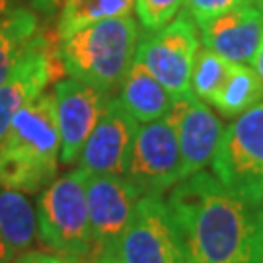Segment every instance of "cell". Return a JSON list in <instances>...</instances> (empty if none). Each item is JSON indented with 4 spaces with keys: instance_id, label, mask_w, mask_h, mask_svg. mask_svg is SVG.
<instances>
[{
    "instance_id": "ffe728a7",
    "label": "cell",
    "mask_w": 263,
    "mask_h": 263,
    "mask_svg": "<svg viewBox=\"0 0 263 263\" xmlns=\"http://www.w3.org/2000/svg\"><path fill=\"white\" fill-rule=\"evenodd\" d=\"M230 68H232V63H228L220 55L213 53L211 49H199L197 57H195V65H193V72H191L193 96L199 100L213 102L230 74Z\"/></svg>"
},
{
    "instance_id": "d4e9b609",
    "label": "cell",
    "mask_w": 263,
    "mask_h": 263,
    "mask_svg": "<svg viewBox=\"0 0 263 263\" xmlns=\"http://www.w3.org/2000/svg\"><path fill=\"white\" fill-rule=\"evenodd\" d=\"M250 63H252V68H254V72L257 74V78L261 80V84H263V45H261V49L255 53L254 59H252Z\"/></svg>"
},
{
    "instance_id": "44dd1931",
    "label": "cell",
    "mask_w": 263,
    "mask_h": 263,
    "mask_svg": "<svg viewBox=\"0 0 263 263\" xmlns=\"http://www.w3.org/2000/svg\"><path fill=\"white\" fill-rule=\"evenodd\" d=\"M185 0H135V10L146 33L158 31L178 16Z\"/></svg>"
},
{
    "instance_id": "8992f818",
    "label": "cell",
    "mask_w": 263,
    "mask_h": 263,
    "mask_svg": "<svg viewBox=\"0 0 263 263\" xmlns=\"http://www.w3.org/2000/svg\"><path fill=\"white\" fill-rule=\"evenodd\" d=\"M197 51L195 22L187 12H181L168 26L142 37L137 45L135 61H139L176 102L193 96L191 72Z\"/></svg>"
},
{
    "instance_id": "5b68a950",
    "label": "cell",
    "mask_w": 263,
    "mask_h": 263,
    "mask_svg": "<svg viewBox=\"0 0 263 263\" xmlns=\"http://www.w3.org/2000/svg\"><path fill=\"white\" fill-rule=\"evenodd\" d=\"M213 172L230 193L263 205V98L222 131Z\"/></svg>"
},
{
    "instance_id": "277c9868",
    "label": "cell",
    "mask_w": 263,
    "mask_h": 263,
    "mask_svg": "<svg viewBox=\"0 0 263 263\" xmlns=\"http://www.w3.org/2000/svg\"><path fill=\"white\" fill-rule=\"evenodd\" d=\"M82 168L53 179L37 201V230L41 244L74 263H96Z\"/></svg>"
},
{
    "instance_id": "9c48e42d",
    "label": "cell",
    "mask_w": 263,
    "mask_h": 263,
    "mask_svg": "<svg viewBox=\"0 0 263 263\" xmlns=\"http://www.w3.org/2000/svg\"><path fill=\"white\" fill-rule=\"evenodd\" d=\"M141 197V191L127 178L88 174L86 203L96 259L115 252Z\"/></svg>"
},
{
    "instance_id": "30bf717a",
    "label": "cell",
    "mask_w": 263,
    "mask_h": 263,
    "mask_svg": "<svg viewBox=\"0 0 263 263\" xmlns=\"http://www.w3.org/2000/svg\"><path fill=\"white\" fill-rule=\"evenodd\" d=\"M57 125L61 135V162L72 164L84 148L105 107V94L74 78L57 80Z\"/></svg>"
},
{
    "instance_id": "9a60e30c",
    "label": "cell",
    "mask_w": 263,
    "mask_h": 263,
    "mask_svg": "<svg viewBox=\"0 0 263 263\" xmlns=\"http://www.w3.org/2000/svg\"><path fill=\"white\" fill-rule=\"evenodd\" d=\"M43 35L33 10L20 0H0V84Z\"/></svg>"
},
{
    "instance_id": "ac0fdd59",
    "label": "cell",
    "mask_w": 263,
    "mask_h": 263,
    "mask_svg": "<svg viewBox=\"0 0 263 263\" xmlns=\"http://www.w3.org/2000/svg\"><path fill=\"white\" fill-rule=\"evenodd\" d=\"M263 98V84L252 66L232 63L230 74L211 104L226 117H238Z\"/></svg>"
},
{
    "instance_id": "7c38bea8",
    "label": "cell",
    "mask_w": 263,
    "mask_h": 263,
    "mask_svg": "<svg viewBox=\"0 0 263 263\" xmlns=\"http://www.w3.org/2000/svg\"><path fill=\"white\" fill-rule=\"evenodd\" d=\"M168 119L178 137L183 179L203 172L209 164H213L224 131L216 113L203 100L191 96L174 102Z\"/></svg>"
},
{
    "instance_id": "3957f363",
    "label": "cell",
    "mask_w": 263,
    "mask_h": 263,
    "mask_svg": "<svg viewBox=\"0 0 263 263\" xmlns=\"http://www.w3.org/2000/svg\"><path fill=\"white\" fill-rule=\"evenodd\" d=\"M137 45L139 28L129 14L94 22L68 33L61 39L59 59L70 78L107 96L125 80Z\"/></svg>"
},
{
    "instance_id": "8fae6325",
    "label": "cell",
    "mask_w": 263,
    "mask_h": 263,
    "mask_svg": "<svg viewBox=\"0 0 263 263\" xmlns=\"http://www.w3.org/2000/svg\"><path fill=\"white\" fill-rule=\"evenodd\" d=\"M139 123L133 119L117 98L105 102L102 117L80 154V168L88 174L125 178L127 160Z\"/></svg>"
},
{
    "instance_id": "52a82bcc",
    "label": "cell",
    "mask_w": 263,
    "mask_h": 263,
    "mask_svg": "<svg viewBox=\"0 0 263 263\" xmlns=\"http://www.w3.org/2000/svg\"><path fill=\"white\" fill-rule=\"evenodd\" d=\"M113 254L121 263H187L183 242L168 203L142 195Z\"/></svg>"
},
{
    "instance_id": "d6986e66",
    "label": "cell",
    "mask_w": 263,
    "mask_h": 263,
    "mask_svg": "<svg viewBox=\"0 0 263 263\" xmlns=\"http://www.w3.org/2000/svg\"><path fill=\"white\" fill-rule=\"evenodd\" d=\"M135 0H66L59 16V37L102 20L129 16Z\"/></svg>"
},
{
    "instance_id": "484cf974",
    "label": "cell",
    "mask_w": 263,
    "mask_h": 263,
    "mask_svg": "<svg viewBox=\"0 0 263 263\" xmlns=\"http://www.w3.org/2000/svg\"><path fill=\"white\" fill-rule=\"evenodd\" d=\"M96 263H121L119 259H117V255L113 254V252H107V254H102L98 259H96Z\"/></svg>"
},
{
    "instance_id": "4fadbf2b",
    "label": "cell",
    "mask_w": 263,
    "mask_h": 263,
    "mask_svg": "<svg viewBox=\"0 0 263 263\" xmlns=\"http://www.w3.org/2000/svg\"><path fill=\"white\" fill-rule=\"evenodd\" d=\"M201 28L203 45L228 63H250L263 45V2H248L209 20Z\"/></svg>"
},
{
    "instance_id": "2e32d148",
    "label": "cell",
    "mask_w": 263,
    "mask_h": 263,
    "mask_svg": "<svg viewBox=\"0 0 263 263\" xmlns=\"http://www.w3.org/2000/svg\"><path fill=\"white\" fill-rule=\"evenodd\" d=\"M37 238V216L29 199L12 189H0V263L29 252Z\"/></svg>"
},
{
    "instance_id": "ba28073f",
    "label": "cell",
    "mask_w": 263,
    "mask_h": 263,
    "mask_svg": "<svg viewBox=\"0 0 263 263\" xmlns=\"http://www.w3.org/2000/svg\"><path fill=\"white\" fill-rule=\"evenodd\" d=\"M125 178L141 191V195L158 197L183 179L178 137L168 117L139 125Z\"/></svg>"
},
{
    "instance_id": "603a6c76",
    "label": "cell",
    "mask_w": 263,
    "mask_h": 263,
    "mask_svg": "<svg viewBox=\"0 0 263 263\" xmlns=\"http://www.w3.org/2000/svg\"><path fill=\"white\" fill-rule=\"evenodd\" d=\"M2 263H68V259L61 257V255L53 254V252H37V250H29L24 254L12 257L8 261Z\"/></svg>"
},
{
    "instance_id": "e0dca14e",
    "label": "cell",
    "mask_w": 263,
    "mask_h": 263,
    "mask_svg": "<svg viewBox=\"0 0 263 263\" xmlns=\"http://www.w3.org/2000/svg\"><path fill=\"white\" fill-rule=\"evenodd\" d=\"M117 100L139 125L168 117L174 105L172 96L139 61H133L129 72L121 82V94Z\"/></svg>"
},
{
    "instance_id": "4316f807",
    "label": "cell",
    "mask_w": 263,
    "mask_h": 263,
    "mask_svg": "<svg viewBox=\"0 0 263 263\" xmlns=\"http://www.w3.org/2000/svg\"><path fill=\"white\" fill-rule=\"evenodd\" d=\"M68 263H74V261H68Z\"/></svg>"
},
{
    "instance_id": "cb8c5ba5",
    "label": "cell",
    "mask_w": 263,
    "mask_h": 263,
    "mask_svg": "<svg viewBox=\"0 0 263 263\" xmlns=\"http://www.w3.org/2000/svg\"><path fill=\"white\" fill-rule=\"evenodd\" d=\"M66 0H31L33 10H37L45 16H53L55 12H61Z\"/></svg>"
},
{
    "instance_id": "7a4b0ae2",
    "label": "cell",
    "mask_w": 263,
    "mask_h": 263,
    "mask_svg": "<svg viewBox=\"0 0 263 263\" xmlns=\"http://www.w3.org/2000/svg\"><path fill=\"white\" fill-rule=\"evenodd\" d=\"M59 154L55 94L43 92L16 113L0 141V189L35 193L49 185L59 170Z\"/></svg>"
},
{
    "instance_id": "6da1fadb",
    "label": "cell",
    "mask_w": 263,
    "mask_h": 263,
    "mask_svg": "<svg viewBox=\"0 0 263 263\" xmlns=\"http://www.w3.org/2000/svg\"><path fill=\"white\" fill-rule=\"evenodd\" d=\"M166 203L187 263H263V205H250L205 172L176 183Z\"/></svg>"
},
{
    "instance_id": "7402d4cb",
    "label": "cell",
    "mask_w": 263,
    "mask_h": 263,
    "mask_svg": "<svg viewBox=\"0 0 263 263\" xmlns=\"http://www.w3.org/2000/svg\"><path fill=\"white\" fill-rule=\"evenodd\" d=\"M248 2H263V0H185L183 4H185V12L193 18V22L197 26H203L209 20Z\"/></svg>"
},
{
    "instance_id": "5bb4252c",
    "label": "cell",
    "mask_w": 263,
    "mask_h": 263,
    "mask_svg": "<svg viewBox=\"0 0 263 263\" xmlns=\"http://www.w3.org/2000/svg\"><path fill=\"white\" fill-rule=\"evenodd\" d=\"M59 65L63 66L61 59L53 53L47 35H43L0 84V141L8 133L16 113L33 98L43 94L45 86L55 80Z\"/></svg>"
}]
</instances>
